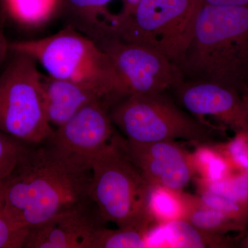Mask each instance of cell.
Returning a JSON list of instances; mask_svg holds the SVG:
<instances>
[{"instance_id":"obj_1","label":"cell","mask_w":248,"mask_h":248,"mask_svg":"<svg viewBox=\"0 0 248 248\" xmlns=\"http://www.w3.org/2000/svg\"><path fill=\"white\" fill-rule=\"evenodd\" d=\"M27 145L14 170L0 185L5 213L29 230L92 203L91 170L60 157L48 145Z\"/></svg>"},{"instance_id":"obj_2","label":"cell","mask_w":248,"mask_h":248,"mask_svg":"<svg viewBox=\"0 0 248 248\" xmlns=\"http://www.w3.org/2000/svg\"><path fill=\"white\" fill-rule=\"evenodd\" d=\"M180 69L241 92L248 85V7L202 3Z\"/></svg>"},{"instance_id":"obj_3","label":"cell","mask_w":248,"mask_h":248,"mask_svg":"<svg viewBox=\"0 0 248 248\" xmlns=\"http://www.w3.org/2000/svg\"><path fill=\"white\" fill-rule=\"evenodd\" d=\"M91 170L90 198L103 221L119 228L149 231L156 220L152 207L155 188L119 146L115 134Z\"/></svg>"},{"instance_id":"obj_4","label":"cell","mask_w":248,"mask_h":248,"mask_svg":"<svg viewBox=\"0 0 248 248\" xmlns=\"http://www.w3.org/2000/svg\"><path fill=\"white\" fill-rule=\"evenodd\" d=\"M10 51L33 59L49 76L91 86L112 107L117 79L110 59L95 41L66 27L53 35L9 43Z\"/></svg>"},{"instance_id":"obj_5","label":"cell","mask_w":248,"mask_h":248,"mask_svg":"<svg viewBox=\"0 0 248 248\" xmlns=\"http://www.w3.org/2000/svg\"><path fill=\"white\" fill-rule=\"evenodd\" d=\"M202 0H141L111 35L153 49L179 64L190 45Z\"/></svg>"},{"instance_id":"obj_6","label":"cell","mask_w":248,"mask_h":248,"mask_svg":"<svg viewBox=\"0 0 248 248\" xmlns=\"http://www.w3.org/2000/svg\"><path fill=\"white\" fill-rule=\"evenodd\" d=\"M12 53L0 73V131L24 144H43L54 129L46 115L42 74L33 59Z\"/></svg>"},{"instance_id":"obj_7","label":"cell","mask_w":248,"mask_h":248,"mask_svg":"<svg viewBox=\"0 0 248 248\" xmlns=\"http://www.w3.org/2000/svg\"><path fill=\"white\" fill-rule=\"evenodd\" d=\"M111 120L127 140L140 143L209 141L215 127L178 107L163 93L124 98L112 106Z\"/></svg>"},{"instance_id":"obj_8","label":"cell","mask_w":248,"mask_h":248,"mask_svg":"<svg viewBox=\"0 0 248 248\" xmlns=\"http://www.w3.org/2000/svg\"><path fill=\"white\" fill-rule=\"evenodd\" d=\"M98 44L115 72L116 102L130 96L163 93L184 81L177 63L153 49L124 42L114 35L107 36Z\"/></svg>"},{"instance_id":"obj_9","label":"cell","mask_w":248,"mask_h":248,"mask_svg":"<svg viewBox=\"0 0 248 248\" xmlns=\"http://www.w3.org/2000/svg\"><path fill=\"white\" fill-rule=\"evenodd\" d=\"M109 108L102 99L90 103L54 130L47 145L60 157L91 170L93 161L115 135Z\"/></svg>"},{"instance_id":"obj_10","label":"cell","mask_w":248,"mask_h":248,"mask_svg":"<svg viewBox=\"0 0 248 248\" xmlns=\"http://www.w3.org/2000/svg\"><path fill=\"white\" fill-rule=\"evenodd\" d=\"M116 141L154 188L180 192L193 177L188 155L175 141L140 143L115 135Z\"/></svg>"},{"instance_id":"obj_11","label":"cell","mask_w":248,"mask_h":248,"mask_svg":"<svg viewBox=\"0 0 248 248\" xmlns=\"http://www.w3.org/2000/svg\"><path fill=\"white\" fill-rule=\"evenodd\" d=\"M174 89L178 101L191 115L211 117L236 133L248 132V111L237 90L202 79L183 81Z\"/></svg>"},{"instance_id":"obj_12","label":"cell","mask_w":248,"mask_h":248,"mask_svg":"<svg viewBox=\"0 0 248 248\" xmlns=\"http://www.w3.org/2000/svg\"><path fill=\"white\" fill-rule=\"evenodd\" d=\"M92 203L31 228L23 248H94L104 221Z\"/></svg>"},{"instance_id":"obj_13","label":"cell","mask_w":248,"mask_h":248,"mask_svg":"<svg viewBox=\"0 0 248 248\" xmlns=\"http://www.w3.org/2000/svg\"><path fill=\"white\" fill-rule=\"evenodd\" d=\"M42 86L46 115L50 125L56 128L90 103L104 100L100 93L91 86L48 75H42Z\"/></svg>"},{"instance_id":"obj_14","label":"cell","mask_w":248,"mask_h":248,"mask_svg":"<svg viewBox=\"0 0 248 248\" xmlns=\"http://www.w3.org/2000/svg\"><path fill=\"white\" fill-rule=\"evenodd\" d=\"M115 0H62L60 16L71 27L99 43L110 35L117 15L108 11Z\"/></svg>"},{"instance_id":"obj_15","label":"cell","mask_w":248,"mask_h":248,"mask_svg":"<svg viewBox=\"0 0 248 248\" xmlns=\"http://www.w3.org/2000/svg\"><path fill=\"white\" fill-rule=\"evenodd\" d=\"M180 206L179 219L213 234L224 235L231 231L244 228L234 219L221 211L206 205L200 197L174 192Z\"/></svg>"},{"instance_id":"obj_16","label":"cell","mask_w":248,"mask_h":248,"mask_svg":"<svg viewBox=\"0 0 248 248\" xmlns=\"http://www.w3.org/2000/svg\"><path fill=\"white\" fill-rule=\"evenodd\" d=\"M4 12L15 22L37 29L60 16L62 0H0Z\"/></svg>"},{"instance_id":"obj_17","label":"cell","mask_w":248,"mask_h":248,"mask_svg":"<svg viewBox=\"0 0 248 248\" xmlns=\"http://www.w3.org/2000/svg\"><path fill=\"white\" fill-rule=\"evenodd\" d=\"M170 246L177 248H229L232 244L223 235L215 234L192 226L188 222L175 219L166 223Z\"/></svg>"},{"instance_id":"obj_18","label":"cell","mask_w":248,"mask_h":248,"mask_svg":"<svg viewBox=\"0 0 248 248\" xmlns=\"http://www.w3.org/2000/svg\"><path fill=\"white\" fill-rule=\"evenodd\" d=\"M149 231L135 228L99 230L94 248H152L148 240Z\"/></svg>"},{"instance_id":"obj_19","label":"cell","mask_w":248,"mask_h":248,"mask_svg":"<svg viewBox=\"0 0 248 248\" xmlns=\"http://www.w3.org/2000/svg\"><path fill=\"white\" fill-rule=\"evenodd\" d=\"M202 187L248 212V172L226 176L208 182Z\"/></svg>"},{"instance_id":"obj_20","label":"cell","mask_w":248,"mask_h":248,"mask_svg":"<svg viewBox=\"0 0 248 248\" xmlns=\"http://www.w3.org/2000/svg\"><path fill=\"white\" fill-rule=\"evenodd\" d=\"M27 144L0 131V184L14 170Z\"/></svg>"},{"instance_id":"obj_21","label":"cell","mask_w":248,"mask_h":248,"mask_svg":"<svg viewBox=\"0 0 248 248\" xmlns=\"http://www.w3.org/2000/svg\"><path fill=\"white\" fill-rule=\"evenodd\" d=\"M29 231L18 226L7 216L0 196V248H23Z\"/></svg>"},{"instance_id":"obj_22","label":"cell","mask_w":248,"mask_h":248,"mask_svg":"<svg viewBox=\"0 0 248 248\" xmlns=\"http://www.w3.org/2000/svg\"><path fill=\"white\" fill-rule=\"evenodd\" d=\"M231 156L244 171L248 172V132L236 133V138L231 143Z\"/></svg>"},{"instance_id":"obj_23","label":"cell","mask_w":248,"mask_h":248,"mask_svg":"<svg viewBox=\"0 0 248 248\" xmlns=\"http://www.w3.org/2000/svg\"><path fill=\"white\" fill-rule=\"evenodd\" d=\"M205 4L218 6H246L248 7V0H202Z\"/></svg>"},{"instance_id":"obj_24","label":"cell","mask_w":248,"mask_h":248,"mask_svg":"<svg viewBox=\"0 0 248 248\" xmlns=\"http://www.w3.org/2000/svg\"><path fill=\"white\" fill-rule=\"evenodd\" d=\"M9 51V42L5 35L2 24L0 22V65L4 61Z\"/></svg>"},{"instance_id":"obj_25","label":"cell","mask_w":248,"mask_h":248,"mask_svg":"<svg viewBox=\"0 0 248 248\" xmlns=\"http://www.w3.org/2000/svg\"><path fill=\"white\" fill-rule=\"evenodd\" d=\"M123 7L118 15L117 20L122 19L131 14L141 0H122Z\"/></svg>"},{"instance_id":"obj_26","label":"cell","mask_w":248,"mask_h":248,"mask_svg":"<svg viewBox=\"0 0 248 248\" xmlns=\"http://www.w3.org/2000/svg\"><path fill=\"white\" fill-rule=\"evenodd\" d=\"M241 94L248 113V86H245L241 92Z\"/></svg>"},{"instance_id":"obj_27","label":"cell","mask_w":248,"mask_h":248,"mask_svg":"<svg viewBox=\"0 0 248 248\" xmlns=\"http://www.w3.org/2000/svg\"><path fill=\"white\" fill-rule=\"evenodd\" d=\"M242 247L248 248V233L242 243Z\"/></svg>"}]
</instances>
